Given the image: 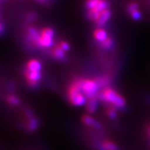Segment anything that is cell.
<instances>
[{
    "instance_id": "10",
    "label": "cell",
    "mask_w": 150,
    "mask_h": 150,
    "mask_svg": "<svg viewBox=\"0 0 150 150\" xmlns=\"http://www.w3.org/2000/svg\"><path fill=\"white\" fill-rule=\"evenodd\" d=\"M50 55L52 56L53 58H54L57 61H63L65 59L66 54L65 52L62 50L59 45L54 46V47L52 49V51L49 52Z\"/></svg>"
},
{
    "instance_id": "14",
    "label": "cell",
    "mask_w": 150,
    "mask_h": 150,
    "mask_svg": "<svg viewBox=\"0 0 150 150\" xmlns=\"http://www.w3.org/2000/svg\"><path fill=\"white\" fill-rule=\"evenodd\" d=\"M5 100L6 103H8L10 106H18L21 103V100L19 97L13 93H8L5 97Z\"/></svg>"
},
{
    "instance_id": "11",
    "label": "cell",
    "mask_w": 150,
    "mask_h": 150,
    "mask_svg": "<svg viewBox=\"0 0 150 150\" xmlns=\"http://www.w3.org/2000/svg\"><path fill=\"white\" fill-rule=\"evenodd\" d=\"M99 99L97 97H93L88 99V100L86 103V110L89 113H93L97 110V106H98Z\"/></svg>"
},
{
    "instance_id": "24",
    "label": "cell",
    "mask_w": 150,
    "mask_h": 150,
    "mask_svg": "<svg viewBox=\"0 0 150 150\" xmlns=\"http://www.w3.org/2000/svg\"><path fill=\"white\" fill-rule=\"evenodd\" d=\"M6 32V24L4 22L0 21V36L3 35Z\"/></svg>"
},
{
    "instance_id": "20",
    "label": "cell",
    "mask_w": 150,
    "mask_h": 150,
    "mask_svg": "<svg viewBox=\"0 0 150 150\" xmlns=\"http://www.w3.org/2000/svg\"><path fill=\"white\" fill-rule=\"evenodd\" d=\"M139 5L137 2H131L127 6V12H128L129 14L130 15L134 11L139 10Z\"/></svg>"
},
{
    "instance_id": "17",
    "label": "cell",
    "mask_w": 150,
    "mask_h": 150,
    "mask_svg": "<svg viewBox=\"0 0 150 150\" xmlns=\"http://www.w3.org/2000/svg\"><path fill=\"white\" fill-rule=\"evenodd\" d=\"M113 45H114V40L112 39L111 37H108L107 38H106L104 41L99 43L100 47L102 49L104 50L110 49L111 47L113 46Z\"/></svg>"
},
{
    "instance_id": "13",
    "label": "cell",
    "mask_w": 150,
    "mask_h": 150,
    "mask_svg": "<svg viewBox=\"0 0 150 150\" xmlns=\"http://www.w3.org/2000/svg\"><path fill=\"white\" fill-rule=\"evenodd\" d=\"M93 36L95 38V40H97V42H102L104 41L106 38H108V35H107V31L103 29V28H97L93 31Z\"/></svg>"
},
{
    "instance_id": "7",
    "label": "cell",
    "mask_w": 150,
    "mask_h": 150,
    "mask_svg": "<svg viewBox=\"0 0 150 150\" xmlns=\"http://www.w3.org/2000/svg\"><path fill=\"white\" fill-rule=\"evenodd\" d=\"M53 37L40 32V37L38 43V48H50L54 45Z\"/></svg>"
},
{
    "instance_id": "1",
    "label": "cell",
    "mask_w": 150,
    "mask_h": 150,
    "mask_svg": "<svg viewBox=\"0 0 150 150\" xmlns=\"http://www.w3.org/2000/svg\"><path fill=\"white\" fill-rule=\"evenodd\" d=\"M99 100L104 101L116 108H122L126 106V100L122 95L111 87H106L97 95Z\"/></svg>"
},
{
    "instance_id": "2",
    "label": "cell",
    "mask_w": 150,
    "mask_h": 150,
    "mask_svg": "<svg viewBox=\"0 0 150 150\" xmlns=\"http://www.w3.org/2000/svg\"><path fill=\"white\" fill-rule=\"evenodd\" d=\"M74 82L78 86L81 92L87 97V99L96 97L98 94L100 88L94 79L79 78V79L75 80Z\"/></svg>"
},
{
    "instance_id": "23",
    "label": "cell",
    "mask_w": 150,
    "mask_h": 150,
    "mask_svg": "<svg viewBox=\"0 0 150 150\" xmlns=\"http://www.w3.org/2000/svg\"><path fill=\"white\" fill-rule=\"evenodd\" d=\"M36 18H37V14L35 12H28L25 16L26 20L28 22H33L34 20L36 19Z\"/></svg>"
},
{
    "instance_id": "19",
    "label": "cell",
    "mask_w": 150,
    "mask_h": 150,
    "mask_svg": "<svg viewBox=\"0 0 150 150\" xmlns=\"http://www.w3.org/2000/svg\"><path fill=\"white\" fill-rule=\"evenodd\" d=\"M100 0H86L85 2V7L87 10L93 9L97 6Z\"/></svg>"
},
{
    "instance_id": "3",
    "label": "cell",
    "mask_w": 150,
    "mask_h": 150,
    "mask_svg": "<svg viewBox=\"0 0 150 150\" xmlns=\"http://www.w3.org/2000/svg\"><path fill=\"white\" fill-rule=\"evenodd\" d=\"M67 99L71 104L76 107H81L87 103V97L81 92L74 81L70 84L67 90Z\"/></svg>"
},
{
    "instance_id": "21",
    "label": "cell",
    "mask_w": 150,
    "mask_h": 150,
    "mask_svg": "<svg viewBox=\"0 0 150 150\" xmlns=\"http://www.w3.org/2000/svg\"><path fill=\"white\" fill-rule=\"evenodd\" d=\"M130 16L134 21H140L142 18V15L139 10H136V11L132 12L130 14Z\"/></svg>"
},
{
    "instance_id": "25",
    "label": "cell",
    "mask_w": 150,
    "mask_h": 150,
    "mask_svg": "<svg viewBox=\"0 0 150 150\" xmlns=\"http://www.w3.org/2000/svg\"><path fill=\"white\" fill-rule=\"evenodd\" d=\"M147 135H148L150 142V125H149L148 127H147Z\"/></svg>"
},
{
    "instance_id": "16",
    "label": "cell",
    "mask_w": 150,
    "mask_h": 150,
    "mask_svg": "<svg viewBox=\"0 0 150 150\" xmlns=\"http://www.w3.org/2000/svg\"><path fill=\"white\" fill-rule=\"evenodd\" d=\"M119 147L112 141L105 140L100 146V150H118Z\"/></svg>"
},
{
    "instance_id": "12",
    "label": "cell",
    "mask_w": 150,
    "mask_h": 150,
    "mask_svg": "<svg viewBox=\"0 0 150 150\" xmlns=\"http://www.w3.org/2000/svg\"><path fill=\"white\" fill-rule=\"evenodd\" d=\"M25 68L31 71H41L42 69V64L38 60L31 59L26 63Z\"/></svg>"
},
{
    "instance_id": "9",
    "label": "cell",
    "mask_w": 150,
    "mask_h": 150,
    "mask_svg": "<svg viewBox=\"0 0 150 150\" xmlns=\"http://www.w3.org/2000/svg\"><path fill=\"white\" fill-rule=\"evenodd\" d=\"M81 121L85 125H87L90 127H92V128L97 129H102V125H101L100 122L97 120H95L93 117H91L90 115H83L82 117H81Z\"/></svg>"
},
{
    "instance_id": "4",
    "label": "cell",
    "mask_w": 150,
    "mask_h": 150,
    "mask_svg": "<svg viewBox=\"0 0 150 150\" xmlns=\"http://www.w3.org/2000/svg\"><path fill=\"white\" fill-rule=\"evenodd\" d=\"M23 74L25 78L26 83L30 88H36L38 87L42 77L41 71H31L25 67L23 70Z\"/></svg>"
},
{
    "instance_id": "6",
    "label": "cell",
    "mask_w": 150,
    "mask_h": 150,
    "mask_svg": "<svg viewBox=\"0 0 150 150\" xmlns=\"http://www.w3.org/2000/svg\"><path fill=\"white\" fill-rule=\"evenodd\" d=\"M40 37V32L33 26H29L26 29L25 38L27 42H29L35 47H38V43Z\"/></svg>"
},
{
    "instance_id": "18",
    "label": "cell",
    "mask_w": 150,
    "mask_h": 150,
    "mask_svg": "<svg viewBox=\"0 0 150 150\" xmlns=\"http://www.w3.org/2000/svg\"><path fill=\"white\" fill-rule=\"evenodd\" d=\"M107 116L110 119H116L117 117V108L112 106H109L107 108L106 110Z\"/></svg>"
},
{
    "instance_id": "8",
    "label": "cell",
    "mask_w": 150,
    "mask_h": 150,
    "mask_svg": "<svg viewBox=\"0 0 150 150\" xmlns=\"http://www.w3.org/2000/svg\"><path fill=\"white\" fill-rule=\"evenodd\" d=\"M111 16H112V11L110 8L103 10V12H101L100 13L97 21L95 22L96 25L97 27H99V28L103 27L105 24L107 23L109 20H110V18H111Z\"/></svg>"
},
{
    "instance_id": "5",
    "label": "cell",
    "mask_w": 150,
    "mask_h": 150,
    "mask_svg": "<svg viewBox=\"0 0 150 150\" xmlns=\"http://www.w3.org/2000/svg\"><path fill=\"white\" fill-rule=\"evenodd\" d=\"M24 114L26 118L25 123V127L26 130H28V132H34L37 129L38 127V121L36 119V117L34 115V112L30 108L24 109Z\"/></svg>"
},
{
    "instance_id": "28",
    "label": "cell",
    "mask_w": 150,
    "mask_h": 150,
    "mask_svg": "<svg viewBox=\"0 0 150 150\" xmlns=\"http://www.w3.org/2000/svg\"><path fill=\"white\" fill-rule=\"evenodd\" d=\"M0 1H2V0H0Z\"/></svg>"
},
{
    "instance_id": "27",
    "label": "cell",
    "mask_w": 150,
    "mask_h": 150,
    "mask_svg": "<svg viewBox=\"0 0 150 150\" xmlns=\"http://www.w3.org/2000/svg\"><path fill=\"white\" fill-rule=\"evenodd\" d=\"M0 18H1V11H0Z\"/></svg>"
},
{
    "instance_id": "26",
    "label": "cell",
    "mask_w": 150,
    "mask_h": 150,
    "mask_svg": "<svg viewBox=\"0 0 150 150\" xmlns=\"http://www.w3.org/2000/svg\"><path fill=\"white\" fill-rule=\"evenodd\" d=\"M36 1L38 2H41V3H44V2H47V0H36Z\"/></svg>"
},
{
    "instance_id": "22",
    "label": "cell",
    "mask_w": 150,
    "mask_h": 150,
    "mask_svg": "<svg viewBox=\"0 0 150 150\" xmlns=\"http://www.w3.org/2000/svg\"><path fill=\"white\" fill-rule=\"evenodd\" d=\"M58 45H59L60 47L62 48V50H64L65 52H68L70 50V48H71L70 44L67 42H64V41H61V42H60Z\"/></svg>"
},
{
    "instance_id": "15",
    "label": "cell",
    "mask_w": 150,
    "mask_h": 150,
    "mask_svg": "<svg viewBox=\"0 0 150 150\" xmlns=\"http://www.w3.org/2000/svg\"><path fill=\"white\" fill-rule=\"evenodd\" d=\"M94 80L97 82L100 89H103V88L107 87L108 84L110 83V81L109 77L107 76H98Z\"/></svg>"
}]
</instances>
